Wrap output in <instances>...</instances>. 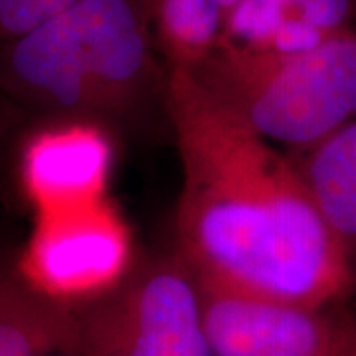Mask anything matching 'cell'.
<instances>
[{"label":"cell","mask_w":356,"mask_h":356,"mask_svg":"<svg viewBox=\"0 0 356 356\" xmlns=\"http://www.w3.org/2000/svg\"><path fill=\"white\" fill-rule=\"evenodd\" d=\"M299 170L318 212L353 259L356 255V119L311 147Z\"/></svg>","instance_id":"10"},{"label":"cell","mask_w":356,"mask_h":356,"mask_svg":"<svg viewBox=\"0 0 356 356\" xmlns=\"http://www.w3.org/2000/svg\"><path fill=\"white\" fill-rule=\"evenodd\" d=\"M166 105L182 168L178 245L196 283L313 309L341 297L350 255L299 166L192 70H168Z\"/></svg>","instance_id":"1"},{"label":"cell","mask_w":356,"mask_h":356,"mask_svg":"<svg viewBox=\"0 0 356 356\" xmlns=\"http://www.w3.org/2000/svg\"><path fill=\"white\" fill-rule=\"evenodd\" d=\"M192 72L269 143L311 149L356 117V28L291 56L214 50Z\"/></svg>","instance_id":"3"},{"label":"cell","mask_w":356,"mask_h":356,"mask_svg":"<svg viewBox=\"0 0 356 356\" xmlns=\"http://www.w3.org/2000/svg\"><path fill=\"white\" fill-rule=\"evenodd\" d=\"M76 309L79 356H212L200 289L182 261L131 269Z\"/></svg>","instance_id":"4"},{"label":"cell","mask_w":356,"mask_h":356,"mask_svg":"<svg viewBox=\"0 0 356 356\" xmlns=\"http://www.w3.org/2000/svg\"><path fill=\"white\" fill-rule=\"evenodd\" d=\"M356 0H240L216 50L250 56H291L353 30Z\"/></svg>","instance_id":"8"},{"label":"cell","mask_w":356,"mask_h":356,"mask_svg":"<svg viewBox=\"0 0 356 356\" xmlns=\"http://www.w3.org/2000/svg\"><path fill=\"white\" fill-rule=\"evenodd\" d=\"M240 0H143L154 40L170 67L192 70L216 50Z\"/></svg>","instance_id":"11"},{"label":"cell","mask_w":356,"mask_h":356,"mask_svg":"<svg viewBox=\"0 0 356 356\" xmlns=\"http://www.w3.org/2000/svg\"><path fill=\"white\" fill-rule=\"evenodd\" d=\"M79 0H0V46L24 36Z\"/></svg>","instance_id":"12"},{"label":"cell","mask_w":356,"mask_h":356,"mask_svg":"<svg viewBox=\"0 0 356 356\" xmlns=\"http://www.w3.org/2000/svg\"><path fill=\"white\" fill-rule=\"evenodd\" d=\"M131 266L129 229L107 198L36 220L18 271L40 293L81 307L113 289Z\"/></svg>","instance_id":"5"},{"label":"cell","mask_w":356,"mask_h":356,"mask_svg":"<svg viewBox=\"0 0 356 356\" xmlns=\"http://www.w3.org/2000/svg\"><path fill=\"white\" fill-rule=\"evenodd\" d=\"M344 356H356V339L353 341V344H350V348H348V353Z\"/></svg>","instance_id":"13"},{"label":"cell","mask_w":356,"mask_h":356,"mask_svg":"<svg viewBox=\"0 0 356 356\" xmlns=\"http://www.w3.org/2000/svg\"><path fill=\"white\" fill-rule=\"evenodd\" d=\"M111 143L89 121L62 119L38 129L20 156L22 188L36 214H54L105 200Z\"/></svg>","instance_id":"7"},{"label":"cell","mask_w":356,"mask_h":356,"mask_svg":"<svg viewBox=\"0 0 356 356\" xmlns=\"http://www.w3.org/2000/svg\"><path fill=\"white\" fill-rule=\"evenodd\" d=\"M212 356H344L356 327L323 309L198 283Z\"/></svg>","instance_id":"6"},{"label":"cell","mask_w":356,"mask_h":356,"mask_svg":"<svg viewBox=\"0 0 356 356\" xmlns=\"http://www.w3.org/2000/svg\"><path fill=\"white\" fill-rule=\"evenodd\" d=\"M51 356H77L74 353H58V355H51Z\"/></svg>","instance_id":"14"},{"label":"cell","mask_w":356,"mask_h":356,"mask_svg":"<svg viewBox=\"0 0 356 356\" xmlns=\"http://www.w3.org/2000/svg\"><path fill=\"white\" fill-rule=\"evenodd\" d=\"M77 309L32 287L18 267H0V356L77 353Z\"/></svg>","instance_id":"9"},{"label":"cell","mask_w":356,"mask_h":356,"mask_svg":"<svg viewBox=\"0 0 356 356\" xmlns=\"http://www.w3.org/2000/svg\"><path fill=\"white\" fill-rule=\"evenodd\" d=\"M143 0H79L0 46V88L58 121L133 103L154 74Z\"/></svg>","instance_id":"2"}]
</instances>
